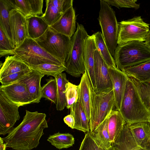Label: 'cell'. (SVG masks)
<instances>
[{"label": "cell", "instance_id": "cell-3", "mask_svg": "<svg viewBox=\"0 0 150 150\" xmlns=\"http://www.w3.org/2000/svg\"><path fill=\"white\" fill-rule=\"evenodd\" d=\"M117 67L122 71L150 60V49L145 42L136 41L118 45L113 57Z\"/></svg>", "mask_w": 150, "mask_h": 150}, {"label": "cell", "instance_id": "cell-14", "mask_svg": "<svg viewBox=\"0 0 150 150\" xmlns=\"http://www.w3.org/2000/svg\"><path fill=\"white\" fill-rule=\"evenodd\" d=\"M45 12L41 16L49 26L56 23L72 6L69 0H46Z\"/></svg>", "mask_w": 150, "mask_h": 150}, {"label": "cell", "instance_id": "cell-35", "mask_svg": "<svg viewBox=\"0 0 150 150\" xmlns=\"http://www.w3.org/2000/svg\"><path fill=\"white\" fill-rule=\"evenodd\" d=\"M16 48L0 26V57L13 55Z\"/></svg>", "mask_w": 150, "mask_h": 150}, {"label": "cell", "instance_id": "cell-26", "mask_svg": "<svg viewBox=\"0 0 150 150\" xmlns=\"http://www.w3.org/2000/svg\"><path fill=\"white\" fill-rule=\"evenodd\" d=\"M122 71L128 76L142 83H150V60L139 64L126 68Z\"/></svg>", "mask_w": 150, "mask_h": 150}, {"label": "cell", "instance_id": "cell-42", "mask_svg": "<svg viewBox=\"0 0 150 150\" xmlns=\"http://www.w3.org/2000/svg\"><path fill=\"white\" fill-rule=\"evenodd\" d=\"M91 138L92 150H102V149L96 143L92 137Z\"/></svg>", "mask_w": 150, "mask_h": 150}, {"label": "cell", "instance_id": "cell-9", "mask_svg": "<svg viewBox=\"0 0 150 150\" xmlns=\"http://www.w3.org/2000/svg\"><path fill=\"white\" fill-rule=\"evenodd\" d=\"M115 107L113 90L107 93H95L94 91L89 122L90 132L94 130Z\"/></svg>", "mask_w": 150, "mask_h": 150}, {"label": "cell", "instance_id": "cell-32", "mask_svg": "<svg viewBox=\"0 0 150 150\" xmlns=\"http://www.w3.org/2000/svg\"><path fill=\"white\" fill-rule=\"evenodd\" d=\"M55 78L57 80V86L56 108L57 110L61 111L63 110L66 107L65 86L69 81L67 79L66 74L64 73L59 74Z\"/></svg>", "mask_w": 150, "mask_h": 150}, {"label": "cell", "instance_id": "cell-8", "mask_svg": "<svg viewBox=\"0 0 150 150\" xmlns=\"http://www.w3.org/2000/svg\"><path fill=\"white\" fill-rule=\"evenodd\" d=\"M149 31V24L144 22L141 16L122 21L118 23L117 44L133 41L144 42Z\"/></svg>", "mask_w": 150, "mask_h": 150}, {"label": "cell", "instance_id": "cell-19", "mask_svg": "<svg viewBox=\"0 0 150 150\" xmlns=\"http://www.w3.org/2000/svg\"><path fill=\"white\" fill-rule=\"evenodd\" d=\"M44 75L32 69L27 75L18 81L25 84L33 103L40 102L42 98L41 81Z\"/></svg>", "mask_w": 150, "mask_h": 150}, {"label": "cell", "instance_id": "cell-27", "mask_svg": "<svg viewBox=\"0 0 150 150\" xmlns=\"http://www.w3.org/2000/svg\"><path fill=\"white\" fill-rule=\"evenodd\" d=\"M125 122L119 111L113 110L108 117V129L112 144L120 134Z\"/></svg>", "mask_w": 150, "mask_h": 150}, {"label": "cell", "instance_id": "cell-40", "mask_svg": "<svg viewBox=\"0 0 150 150\" xmlns=\"http://www.w3.org/2000/svg\"><path fill=\"white\" fill-rule=\"evenodd\" d=\"M89 132L86 133L79 150H92V138Z\"/></svg>", "mask_w": 150, "mask_h": 150}, {"label": "cell", "instance_id": "cell-45", "mask_svg": "<svg viewBox=\"0 0 150 150\" xmlns=\"http://www.w3.org/2000/svg\"><path fill=\"white\" fill-rule=\"evenodd\" d=\"M102 150H115L114 147L112 145L109 149H102Z\"/></svg>", "mask_w": 150, "mask_h": 150}, {"label": "cell", "instance_id": "cell-11", "mask_svg": "<svg viewBox=\"0 0 150 150\" xmlns=\"http://www.w3.org/2000/svg\"><path fill=\"white\" fill-rule=\"evenodd\" d=\"M95 93H107L113 90L109 67L96 49L94 52Z\"/></svg>", "mask_w": 150, "mask_h": 150}, {"label": "cell", "instance_id": "cell-34", "mask_svg": "<svg viewBox=\"0 0 150 150\" xmlns=\"http://www.w3.org/2000/svg\"><path fill=\"white\" fill-rule=\"evenodd\" d=\"M44 75L51 76L56 78L64 71L66 68L64 65H58L52 64L45 63L30 67Z\"/></svg>", "mask_w": 150, "mask_h": 150}, {"label": "cell", "instance_id": "cell-20", "mask_svg": "<svg viewBox=\"0 0 150 150\" xmlns=\"http://www.w3.org/2000/svg\"><path fill=\"white\" fill-rule=\"evenodd\" d=\"M96 48L93 35L89 36L85 41L84 62L86 71L93 90L95 88L96 81L94 73V52Z\"/></svg>", "mask_w": 150, "mask_h": 150}, {"label": "cell", "instance_id": "cell-38", "mask_svg": "<svg viewBox=\"0 0 150 150\" xmlns=\"http://www.w3.org/2000/svg\"><path fill=\"white\" fill-rule=\"evenodd\" d=\"M109 5L120 8H133L138 9L140 7V4L136 3L137 0H104Z\"/></svg>", "mask_w": 150, "mask_h": 150}, {"label": "cell", "instance_id": "cell-18", "mask_svg": "<svg viewBox=\"0 0 150 150\" xmlns=\"http://www.w3.org/2000/svg\"><path fill=\"white\" fill-rule=\"evenodd\" d=\"M14 8L25 18L42 15L43 0H8Z\"/></svg>", "mask_w": 150, "mask_h": 150}, {"label": "cell", "instance_id": "cell-6", "mask_svg": "<svg viewBox=\"0 0 150 150\" xmlns=\"http://www.w3.org/2000/svg\"><path fill=\"white\" fill-rule=\"evenodd\" d=\"M100 9L98 18L105 43L113 57L117 46L118 23L115 11L104 0H100Z\"/></svg>", "mask_w": 150, "mask_h": 150}, {"label": "cell", "instance_id": "cell-33", "mask_svg": "<svg viewBox=\"0 0 150 150\" xmlns=\"http://www.w3.org/2000/svg\"><path fill=\"white\" fill-rule=\"evenodd\" d=\"M41 87V98H44L56 104L57 100V86L55 78L50 77Z\"/></svg>", "mask_w": 150, "mask_h": 150}, {"label": "cell", "instance_id": "cell-41", "mask_svg": "<svg viewBox=\"0 0 150 150\" xmlns=\"http://www.w3.org/2000/svg\"><path fill=\"white\" fill-rule=\"evenodd\" d=\"M64 121L69 127L73 129L75 124V120L73 115L70 114L65 116Z\"/></svg>", "mask_w": 150, "mask_h": 150}, {"label": "cell", "instance_id": "cell-2", "mask_svg": "<svg viewBox=\"0 0 150 150\" xmlns=\"http://www.w3.org/2000/svg\"><path fill=\"white\" fill-rule=\"evenodd\" d=\"M119 111L125 122L129 125L150 121V110L143 101L136 86L129 77Z\"/></svg>", "mask_w": 150, "mask_h": 150}, {"label": "cell", "instance_id": "cell-44", "mask_svg": "<svg viewBox=\"0 0 150 150\" xmlns=\"http://www.w3.org/2000/svg\"><path fill=\"white\" fill-rule=\"evenodd\" d=\"M145 42V44L150 49V30L147 35Z\"/></svg>", "mask_w": 150, "mask_h": 150}, {"label": "cell", "instance_id": "cell-37", "mask_svg": "<svg viewBox=\"0 0 150 150\" xmlns=\"http://www.w3.org/2000/svg\"><path fill=\"white\" fill-rule=\"evenodd\" d=\"M65 93L66 99V107L69 109L77 101L79 86L69 82L66 85Z\"/></svg>", "mask_w": 150, "mask_h": 150}, {"label": "cell", "instance_id": "cell-29", "mask_svg": "<svg viewBox=\"0 0 150 150\" xmlns=\"http://www.w3.org/2000/svg\"><path fill=\"white\" fill-rule=\"evenodd\" d=\"M14 8L8 0H0V26L14 46L10 19V12Z\"/></svg>", "mask_w": 150, "mask_h": 150}, {"label": "cell", "instance_id": "cell-24", "mask_svg": "<svg viewBox=\"0 0 150 150\" xmlns=\"http://www.w3.org/2000/svg\"><path fill=\"white\" fill-rule=\"evenodd\" d=\"M28 37L35 40L42 36L50 27L41 16L26 18Z\"/></svg>", "mask_w": 150, "mask_h": 150}, {"label": "cell", "instance_id": "cell-28", "mask_svg": "<svg viewBox=\"0 0 150 150\" xmlns=\"http://www.w3.org/2000/svg\"><path fill=\"white\" fill-rule=\"evenodd\" d=\"M70 114L73 115L75 120L73 129L85 133L90 131L89 121L80 103L78 101L70 109Z\"/></svg>", "mask_w": 150, "mask_h": 150}, {"label": "cell", "instance_id": "cell-31", "mask_svg": "<svg viewBox=\"0 0 150 150\" xmlns=\"http://www.w3.org/2000/svg\"><path fill=\"white\" fill-rule=\"evenodd\" d=\"M47 141L59 149L68 148L72 146L74 143V139L71 134L59 132L49 136Z\"/></svg>", "mask_w": 150, "mask_h": 150}, {"label": "cell", "instance_id": "cell-22", "mask_svg": "<svg viewBox=\"0 0 150 150\" xmlns=\"http://www.w3.org/2000/svg\"><path fill=\"white\" fill-rule=\"evenodd\" d=\"M129 127L138 146L150 150V122L135 123L129 125Z\"/></svg>", "mask_w": 150, "mask_h": 150}, {"label": "cell", "instance_id": "cell-7", "mask_svg": "<svg viewBox=\"0 0 150 150\" xmlns=\"http://www.w3.org/2000/svg\"><path fill=\"white\" fill-rule=\"evenodd\" d=\"M35 40L46 51L64 65L70 48L71 38L49 27L42 36Z\"/></svg>", "mask_w": 150, "mask_h": 150}, {"label": "cell", "instance_id": "cell-4", "mask_svg": "<svg viewBox=\"0 0 150 150\" xmlns=\"http://www.w3.org/2000/svg\"><path fill=\"white\" fill-rule=\"evenodd\" d=\"M76 30L71 38L69 51L65 61L66 71L78 77L86 71L84 64L85 41L89 36L82 24H77Z\"/></svg>", "mask_w": 150, "mask_h": 150}, {"label": "cell", "instance_id": "cell-36", "mask_svg": "<svg viewBox=\"0 0 150 150\" xmlns=\"http://www.w3.org/2000/svg\"><path fill=\"white\" fill-rule=\"evenodd\" d=\"M129 77L135 85L143 101L150 110V83L141 82L133 78Z\"/></svg>", "mask_w": 150, "mask_h": 150}, {"label": "cell", "instance_id": "cell-10", "mask_svg": "<svg viewBox=\"0 0 150 150\" xmlns=\"http://www.w3.org/2000/svg\"><path fill=\"white\" fill-rule=\"evenodd\" d=\"M20 107L10 101L0 90V134L9 133L20 118Z\"/></svg>", "mask_w": 150, "mask_h": 150}, {"label": "cell", "instance_id": "cell-21", "mask_svg": "<svg viewBox=\"0 0 150 150\" xmlns=\"http://www.w3.org/2000/svg\"><path fill=\"white\" fill-rule=\"evenodd\" d=\"M112 145L115 150H149L138 146L132 134L129 124L126 122Z\"/></svg>", "mask_w": 150, "mask_h": 150}, {"label": "cell", "instance_id": "cell-46", "mask_svg": "<svg viewBox=\"0 0 150 150\" xmlns=\"http://www.w3.org/2000/svg\"></svg>", "mask_w": 150, "mask_h": 150}, {"label": "cell", "instance_id": "cell-30", "mask_svg": "<svg viewBox=\"0 0 150 150\" xmlns=\"http://www.w3.org/2000/svg\"><path fill=\"white\" fill-rule=\"evenodd\" d=\"M93 35L96 49L103 59L109 67L117 68L114 57L111 55L105 43L101 33L99 31Z\"/></svg>", "mask_w": 150, "mask_h": 150}, {"label": "cell", "instance_id": "cell-13", "mask_svg": "<svg viewBox=\"0 0 150 150\" xmlns=\"http://www.w3.org/2000/svg\"><path fill=\"white\" fill-rule=\"evenodd\" d=\"M10 19L13 43L16 49L28 37L26 18L14 8L10 11Z\"/></svg>", "mask_w": 150, "mask_h": 150}, {"label": "cell", "instance_id": "cell-25", "mask_svg": "<svg viewBox=\"0 0 150 150\" xmlns=\"http://www.w3.org/2000/svg\"><path fill=\"white\" fill-rule=\"evenodd\" d=\"M108 115L92 132H89L91 137L102 149H108L112 146L108 129Z\"/></svg>", "mask_w": 150, "mask_h": 150}, {"label": "cell", "instance_id": "cell-39", "mask_svg": "<svg viewBox=\"0 0 150 150\" xmlns=\"http://www.w3.org/2000/svg\"><path fill=\"white\" fill-rule=\"evenodd\" d=\"M32 70L30 69L13 74L0 79L2 85L5 86L11 84L18 81L27 75Z\"/></svg>", "mask_w": 150, "mask_h": 150}, {"label": "cell", "instance_id": "cell-12", "mask_svg": "<svg viewBox=\"0 0 150 150\" xmlns=\"http://www.w3.org/2000/svg\"><path fill=\"white\" fill-rule=\"evenodd\" d=\"M0 90L10 101L19 107L33 103L25 84L20 81L1 85Z\"/></svg>", "mask_w": 150, "mask_h": 150}, {"label": "cell", "instance_id": "cell-43", "mask_svg": "<svg viewBox=\"0 0 150 150\" xmlns=\"http://www.w3.org/2000/svg\"><path fill=\"white\" fill-rule=\"evenodd\" d=\"M4 140L2 138L0 137V150H6V144L5 143H4Z\"/></svg>", "mask_w": 150, "mask_h": 150}, {"label": "cell", "instance_id": "cell-5", "mask_svg": "<svg viewBox=\"0 0 150 150\" xmlns=\"http://www.w3.org/2000/svg\"><path fill=\"white\" fill-rule=\"evenodd\" d=\"M13 55H16L30 67L45 63L64 65L44 50L35 40L29 38L15 49Z\"/></svg>", "mask_w": 150, "mask_h": 150}, {"label": "cell", "instance_id": "cell-1", "mask_svg": "<svg viewBox=\"0 0 150 150\" xmlns=\"http://www.w3.org/2000/svg\"><path fill=\"white\" fill-rule=\"evenodd\" d=\"M46 117L44 113L26 110L21 123L2 138L6 147L15 150H31L36 148L44 134V129L48 127Z\"/></svg>", "mask_w": 150, "mask_h": 150}, {"label": "cell", "instance_id": "cell-23", "mask_svg": "<svg viewBox=\"0 0 150 150\" xmlns=\"http://www.w3.org/2000/svg\"><path fill=\"white\" fill-rule=\"evenodd\" d=\"M31 68L16 55L6 57L1 67L0 79L11 74Z\"/></svg>", "mask_w": 150, "mask_h": 150}, {"label": "cell", "instance_id": "cell-17", "mask_svg": "<svg viewBox=\"0 0 150 150\" xmlns=\"http://www.w3.org/2000/svg\"><path fill=\"white\" fill-rule=\"evenodd\" d=\"M76 19L75 10L72 6L56 23L50 27L57 32L71 38L76 30Z\"/></svg>", "mask_w": 150, "mask_h": 150}, {"label": "cell", "instance_id": "cell-15", "mask_svg": "<svg viewBox=\"0 0 150 150\" xmlns=\"http://www.w3.org/2000/svg\"><path fill=\"white\" fill-rule=\"evenodd\" d=\"M79 86L77 101L83 109L89 121L91 118L93 89L86 70L82 75Z\"/></svg>", "mask_w": 150, "mask_h": 150}, {"label": "cell", "instance_id": "cell-16", "mask_svg": "<svg viewBox=\"0 0 150 150\" xmlns=\"http://www.w3.org/2000/svg\"><path fill=\"white\" fill-rule=\"evenodd\" d=\"M109 70L112 82L115 106L116 110L119 111L128 76L124 72L117 68L109 67Z\"/></svg>", "mask_w": 150, "mask_h": 150}]
</instances>
